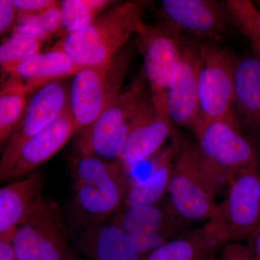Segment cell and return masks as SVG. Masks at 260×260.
Listing matches in <instances>:
<instances>
[{
  "mask_svg": "<svg viewBox=\"0 0 260 260\" xmlns=\"http://www.w3.org/2000/svg\"><path fill=\"white\" fill-rule=\"evenodd\" d=\"M175 129L167 114L158 112L150 97H145L135 113L133 126L119 162L126 172L161 150Z\"/></svg>",
  "mask_w": 260,
  "mask_h": 260,
  "instance_id": "2e32d148",
  "label": "cell"
},
{
  "mask_svg": "<svg viewBox=\"0 0 260 260\" xmlns=\"http://www.w3.org/2000/svg\"><path fill=\"white\" fill-rule=\"evenodd\" d=\"M259 176H260V173H259Z\"/></svg>",
  "mask_w": 260,
  "mask_h": 260,
  "instance_id": "d590c367",
  "label": "cell"
},
{
  "mask_svg": "<svg viewBox=\"0 0 260 260\" xmlns=\"http://www.w3.org/2000/svg\"><path fill=\"white\" fill-rule=\"evenodd\" d=\"M174 157V145L147 160L148 172L129 179L124 205H156L167 194Z\"/></svg>",
  "mask_w": 260,
  "mask_h": 260,
  "instance_id": "44dd1931",
  "label": "cell"
},
{
  "mask_svg": "<svg viewBox=\"0 0 260 260\" xmlns=\"http://www.w3.org/2000/svg\"><path fill=\"white\" fill-rule=\"evenodd\" d=\"M145 80L142 73L90 125L82 130L77 143L78 155L119 161L135 113L146 97Z\"/></svg>",
  "mask_w": 260,
  "mask_h": 260,
  "instance_id": "8992f818",
  "label": "cell"
},
{
  "mask_svg": "<svg viewBox=\"0 0 260 260\" xmlns=\"http://www.w3.org/2000/svg\"><path fill=\"white\" fill-rule=\"evenodd\" d=\"M18 15L39 13L56 4L54 0H13Z\"/></svg>",
  "mask_w": 260,
  "mask_h": 260,
  "instance_id": "4dcf8cb0",
  "label": "cell"
},
{
  "mask_svg": "<svg viewBox=\"0 0 260 260\" xmlns=\"http://www.w3.org/2000/svg\"><path fill=\"white\" fill-rule=\"evenodd\" d=\"M141 3H116L80 31L66 34L54 48L64 51L82 68L104 64L125 47L133 36L144 31Z\"/></svg>",
  "mask_w": 260,
  "mask_h": 260,
  "instance_id": "6da1fadb",
  "label": "cell"
},
{
  "mask_svg": "<svg viewBox=\"0 0 260 260\" xmlns=\"http://www.w3.org/2000/svg\"><path fill=\"white\" fill-rule=\"evenodd\" d=\"M233 23L239 28L251 44L253 52L259 50L258 27L260 11L251 1L248 0H228L225 2Z\"/></svg>",
  "mask_w": 260,
  "mask_h": 260,
  "instance_id": "d4e9b609",
  "label": "cell"
},
{
  "mask_svg": "<svg viewBox=\"0 0 260 260\" xmlns=\"http://www.w3.org/2000/svg\"><path fill=\"white\" fill-rule=\"evenodd\" d=\"M112 218L125 232L130 246L142 259L181 236L184 225L167 207L156 205H124Z\"/></svg>",
  "mask_w": 260,
  "mask_h": 260,
  "instance_id": "7c38bea8",
  "label": "cell"
},
{
  "mask_svg": "<svg viewBox=\"0 0 260 260\" xmlns=\"http://www.w3.org/2000/svg\"><path fill=\"white\" fill-rule=\"evenodd\" d=\"M258 35H259V50H258L257 54H255L260 57V17L259 20V27H258Z\"/></svg>",
  "mask_w": 260,
  "mask_h": 260,
  "instance_id": "e575fe53",
  "label": "cell"
},
{
  "mask_svg": "<svg viewBox=\"0 0 260 260\" xmlns=\"http://www.w3.org/2000/svg\"><path fill=\"white\" fill-rule=\"evenodd\" d=\"M43 42L11 35L2 43L0 47V64L2 69L11 74L20 63L41 52Z\"/></svg>",
  "mask_w": 260,
  "mask_h": 260,
  "instance_id": "484cf974",
  "label": "cell"
},
{
  "mask_svg": "<svg viewBox=\"0 0 260 260\" xmlns=\"http://www.w3.org/2000/svg\"><path fill=\"white\" fill-rule=\"evenodd\" d=\"M11 35L44 42L52 37L47 31L39 13L18 15Z\"/></svg>",
  "mask_w": 260,
  "mask_h": 260,
  "instance_id": "4316f807",
  "label": "cell"
},
{
  "mask_svg": "<svg viewBox=\"0 0 260 260\" xmlns=\"http://www.w3.org/2000/svg\"><path fill=\"white\" fill-rule=\"evenodd\" d=\"M200 51L202 66L198 126L215 120L238 122L234 112V70L237 57L212 41L200 44Z\"/></svg>",
  "mask_w": 260,
  "mask_h": 260,
  "instance_id": "9c48e42d",
  "label": "cell"
},
{
  "mask_svg": "<svg viewBox=\"0 0 260 260\" xmlns=\"http://www.w3.org/2000/svg\"><path fill=\"white\" fill-rule=\"evenodd\" d=\"M28 95L21 80L10 76L0 90V145L5 148L23 117Z\"/></svg>",
  "mask_w": 260,
  "mask_h": 260,
  "instance_id": "603a6c76",
  "label": "cell"
},
{
  "mask_svg": "<svg viewBox=\"0 0 260 260\" xmlns=\"http://www.w3.org/2000/svg\"><path fill=\"white\" fill-rule=\"evenodd\" d=\"M69 242L61 208L43 198L17 226L13 246L17 260H69Z\"/></svg>",
  "mask_w": 260,
  "mask_h": 260,
  "instance_id": "ba28073f",
  "label": "cell"
},
{
  "mask_svg": "<svg viewBox=\"0 0 260 260\" xmlns=\"http://www.w3.org/2000/svg\"><path fill=\"white\" fill-rule=\"evenodd\" d=\"M135 37L143 57V73L148 83L151 102L158 112L167 115L168 89L182 53L181 32L167 23L147 25L144 31Z\"/></svg>",
  "mask_w": 260,
  "mask_h": 260,
  "instance_id": "30bf717a",
  "label": "cell"
},
{
  "mask_svg": "<svg viewBox=\"0 0 260 260\" xmlns=\"http://www.w3.org/2000/svg\"><path fill=\"white\" fill-rule=\"evenodd\" d=\"M166 23L206 41L221 39L232 19L226 5L214 0H162Z\"/></svg>",
  "mask_w": 260,
  "mask_h": 260,
  "instance_id": "9a60e30c",
  "label": "cell"
},
{
  "mask_svg": "<svg viewBox=\"0 0 260 260\" xmlns=\"http://www.w3.org/2000/svg\"><path fill=\"white\" fill-rule=\"evenodd\" d=\"M76 132L69 108L50 125L25 143L4 180H18L37 172L62 149Z\"/></svg>",
  "mask_w": 260,
  "mask_h": 260,
  "instance_id": "e0dca14e",
  "label": "cell"
},
{
  "mask_svg": "<svg viewBox=\"0 0 260 260\" xmlns=\"http://www.w3.org/2000/svg\"><path fill=\"white\" fill-rule=\"evenodd\" d=\"M200 44L183 41L182 53L168 89L167 115L174 125L194 133L199 122Z\"/></svg>",
  "mask_w": 260,
  "mask_h": 260,
  "instance_id": "5bb4252c",
  "label": "cell"
},
{
  "mask_svg": "<svg viewBox=\"0 0 260 260\" xmlns=\"http://www.w3.org/2000/svg\"><path fill=\"white\" fill-rule=\"evenodd\" d=\"M220 260H258L249 245L232 242L222 247Z\"/></svg>",
  "mask_w": 260,
  "mask_h": 260,
  "instance_id": "83f0119b",
  "label": "cell"
},
{
  "mask_svg": "<svg viewBox=\"0 0 260 260\" xmlns=\"http://www.w3.org/2000/svg\"><path fill=\"white\" fill-rule=\"evenodd\" d=\"M15 230L0 234V260H17L13 246Z\"/></svg>",
  "mask_w": 260,
  "mask_h": 260,
  "instance_id": "1f68e13d",
  "label": "cell"
},
{
  "mask_svg": "<svg viewBox=\"0 0 260 260\" xmlns=\"http://www.w3.org/2000/svg\"><path fill=\"white\" fill-rule=\"evenodd\" d=\"M239 124L237 121H210L199 124L194 131L200 170L216 199L225 193L237 173L256 164L254 149Z\"/></svg>",
  "mask_w": 260,
  "mask_h": 260,
  "instance_id": "7a4b0ae2",
  "label": "cell"
},
{
  "mask_svg": "<svg viewBox=\"0 0 260 260\" xmlns=\"http://www.w3.org/2000/svg\"><path fill=\"white\" fill-rule=\"evenodd\" d=\"M69 260H82L81 258L77 251H75L74 249H72L71 254H70Z\"/></svg>",
  "mask_w": 260,
  "mask_h": 260,
  "instance_id": "836d02e7",
  "label": "cell"
},
{
  "mask_svg": "<svg viewBox=\"0 0 260 260\" xmlns=\"http://www.w3.org/2000/svg\"><path fill=\"white\" fill-rule=\"evenodd\" d=\"M82 68L64 51L51 47L47 52L29 56L10 76L21 80L28 95H32L46 85L74 76Z\"/></svg>",
  "mask_w": 260,
  "mask_h": 260,
  "instance_id": "ac0fdd59",
  "label": "cell"
},
{
  "mask_svg": "<svg viewBox=\"0 0 260 260\" xmlns=\"http://www.w3.org/2000/svg\"><path fill=\"white\" fill-rule=\"evenodd\" d=\"M118 2L112 0H64L59 4L64 36L80 31Z\"/></svg>",
  "mask_w": 260,
  "mask_h": 260,
  "instance_id": "cb8c5ba5",
  "label": "cell"
},
{
  "mask_svg": "<svg viewBox=\"0 0 260 260\" xmlns=\"http://www.w3.org/2000/svg\"><path fill=\"white\" fill-rule=\"evenodd\" d=\"M59 4L60 2H58L56 4L39 13L43 25L51 37L58 34L60 30H62L61 13Z\"/></svg>",
  "mask_w": 260,
  "mask_h": 260,
  "instance_id": "f1b7e54d",
  "label": "cell"
},
{
  "mask_svg": "<svg viewBox=\"0 0 260 260\" xmlns=\"http://www.w3.org/2000/svg\"><path fill=\"white\" fill-rule=\"evenodd\" d=\"M223 246L207 222L166 243L142 260H208Z\"/></svg>",
  "mask_w": 260,
  "mask_h": 260,
  "instance_id": "7402d4cb",
  "label": "cell"
},
{
  "mask_svg": "<svg viewBox=\"0 0 260 260\" xmlns=\"http://www.w3.org/2000/svg\"><path fill=\"white\" fill-rule=\"evenodd\" d=\"M172 139L174 157L166 206L181 223H207L218 203L200 170L196 143L176 131Z\"/></svg>",
  "mask_w": 260,
  "mask_h": 260,
  "instance_id": "277c9868",
  "label": "cell"
},
{
  "mask_svg": "<svg viewBox=\"0 0 260 260\" xmlns=\"http://www.w3.org/2000/svg\"><path fill=\"white\" fill-rule=\"evenodd\" d=\"M69 108L70 90L61 82L49 84L32 94L21 120L3 148L0 160L2 181L25 143L50 125Z\"/></svg>",
  "mask_w": 260,
  "mask_h": 260,
  "instance_id": "8fae6325",
  "label": "cell"
},
{
  "mask_svg": "<svg viewBox=\"0 0 260 260\" xmlns=\"http://www.w3.org/2000/svg\"><path fill=\"white\" fill-rule=\"evenodd\" d=\"M132 57V49L124 47L108 62L85 67L73 76L70 109L77 131L90 125L122 91Z\"/></svg>",
  "mask_w": 260,
  "mask_h": 260,
  "instance_id": "5b68a950",
  "label": "cell"
},
{
  "mask_svg": "<svg viewBox=\"0 0 260 260\" xmlns=\"http://www.w3.org/2000/svg\"><path fill=\"white\" fill-rule=\"evenodd\" d=\"M234 112L238 122L260 131V57L237 58L234 70Z\"/></svg>",
  "mask_w": 260,
  "mask_h": 260,
  "instance_id": "ffe728a7",
  "label": "cell"
},
{
  "mask_svg": "<svg viewBox=\"0 0 260 260\" xmlns=\"http://www.w3.org/2000/svg\"><path fill=\"white\" fill-rule=\"evenodd\" d=\"M44 177L41 170L0 189V234L14 230L42 201Z\"/></svg>",
  "mask_w": 260,
  "mask_h": 260,
  "instance_id": "d6986e66",
  "label": "cell"
},
{
  "mask_svg": "<svg viewBox=\"0 0 260 260\" xmlns=\"http://www.w3.org/2000/svg\"><path fill=\"white\" fill-rule=\"evenodd\" d=\"M220 242L249 239L260 223V176L256 164L237 173L208 221Z\"/></svg>",
  "mask_w": 260,
  "mask_h": 260,
  "instance_id": "52a82bcc",
  "label": "cell"
},
{
  "mask_svg": "<svg viewBox=\"0 0 260 260\" xmlns=\"http://www.w3.org/2000/svg\"><path fill=\"white\" fill-rule=\"evenodd\" d=\"M66 225L74 250L88 260H142L130 246L125 232L112 218L95 223L73 208Z\"/></svg>",
  "mask_w": 260,
  "mask_h": 260,
  "instance_id": "4fadbf2b",
  "label": "cell"
},
{
  "mask_svg": "<svg viewBox=\"0 0 260 260\" xmlns=\"http://www.w3.org/2000/svg\"><path fill=\"white\" fill-rule=\"evenodd\" d=\"M18 18V13L13 0H0V34L13 28Z\"/></svg>",
  "mask_w": 260,
  "mask_h": 260,
  "instance_id": "f546056e",
  "label": "cell"
},
{
  "mask_svg": "<svg viewBox=\"0 0 260 260\" xmlns=\"http://www.w3.org/2000/svg\"><path fill=\"white\" fill-rule=\"evenodd\" d=\"M74 180L73 209L90 221H105L125 202L129 177L119 161L95 155H78L72 164Z\"/></svg>",
  "mask_w": 260,
  "mask_h": 260,
  "instance_id": "3957f363",
  "label": "cell"
},
{
  "mask_svg": "<svg viewBox=\"0 0 260 260\" xmlns=\"http://www.w3.org/2000/svg\"><path fill=\"white\" fill-rule=\"evenodd\" d=\"M248 245L254 253L258 260H260V223L257 229L248 239Z\"/></svg>",
  "mask_w": 260,
  "mask_h": 260,
  "instance_id": "d6a6232c",
  "label": "cell"
}]
</instances>
